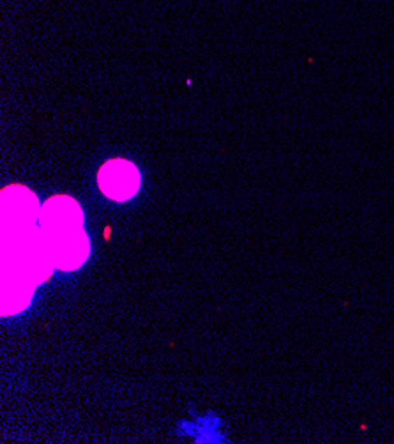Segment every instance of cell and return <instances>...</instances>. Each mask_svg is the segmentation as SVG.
I'll return each instance as SVG.
<instances>
[{"label":"cell","instance_id":"1","mask_svg":"<svg viewBox=\"0 0 394 444\" xmlns=\"http://www.w3.org/2000/svg\"><path fill=\"white\" fill-rule=\"evenodd\" d=\"M101 191L117 202L129 200L140 190V174L131 161L112 160L101 167L97 174Z\"/></svg>","mask_w":394,"mask_h":444}]
</instances>
